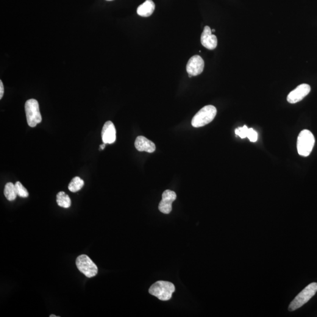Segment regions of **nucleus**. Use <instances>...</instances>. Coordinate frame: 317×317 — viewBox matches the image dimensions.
<instances>
[{"mask_svg":"<svg viewBox=\"0 0 317 317\" xmlns=\"http://www.w3.org/2000/svg\"><path fill=\"white\" fill-rule=\"evenodd\" d=\"M76 265L79 271L86 277H94L98 274V268L87 255L82 254L78 257Z\"/></svg>","mask_w":317,"mask_h":317,"instance_id":"nucleus-6","label":"nucleus"},{"mask_svg":"<svg viewBox=\"0 0 317 317\" xmlns=\"http://www.w3.org/2000/svg\"><path fill=\"white\" fill-rule=\"evenodd\" d=\"M4 194L6 199L9 201L15 200L17 196L15 185L12 182L7 183L5 186Z\"/></svg>","mask_w":317,"mask_h":317,"instance_id":"nucleus-15","label":"nucleus"},{"mask_svg":"<svg viewBox=\"0 0 317 317\" xmlns=\"http://www.w3.org/2000/svg\"><path fill=\"white\" fill-rule=\"evenodd\" d=\"M315 144V138L310 130H302L297 139V151L302 157H307L311 154Z\"/></svg>","mask_w":317,"mask_h":317,"instance_id":"nucleus-2","label":"nucleus"},{"mask_svg":"<svg viewBox=\"0 0 317 317\" xmlns=\"http://www.w3.org/2000/svg\"><path fill=\"white\" fill-rule=\"evenodd\" d=\"M84 185V182L79 177H75L68 185V189L72 192H77L81 189Z\"/></svg>","mask_w":317,"mask_h":317,"instance_id":"nucleus-16","label":"nucleus"},{"mask_svg":"<svg viewBox=\"0 0 317 317\" xmlns=\"http://www.w3.org/2000/svg\"><path fill=\"white\" fill-rule=\"evenodd\" d=\"M310 91V86L307 83H302L288 94L287 101L290 104H296L304 99Z\"/></svg>","mask_w":317,"mask_h":317,"instance_id":"nucleus-7","label":"nucleus"},{"mask_svg":"<svg viewBox=\"0 0 317 317\" xmlns=\"http://www.w3.org/2000/svg\"><path fill=\"white\" fill-rule=\"evenodd\" d=\"M204 67V60L199 55H196L189 59L186 65V71L188 74H190L192 76H197L202 73Z\"/></svg>","mask_w":317,"mask_h":317,"instance_id":"nucleus-8","label":"nucleus"},{"mask_svg":"<svg viewBox=\"0 0 317 317\" xmlns=\"http://www.w3.org/2000/svg\"><path fill=\"white\" fill-rule=\"evenodd\" d=\"M249 128L246 126L238 127L235 130L236 134L241 139L246 138L248 134Z\"/></svg>","mask_w":317,"mask_h":317,"instance_id":"nucleus-18","label":"nucleus"},{"mask_svg":"<svg viewBox=\"0 0 317 317\" xmlns=\"http://www.w3.org/2000/svg\"><path fill=\"white\" fill-rule=\"evenodd\" d=\"M105 146H106V144H105V143H104V144H101V145H100V150H103V149H104V147H105Z\"/></svg>","mask_w":317,"mask_h":317,"instance_id":"nucleus-21","label":"nucleus"},{"mask_svg":"<svg viewBox=\"0 0 317 317\" xmlns=\"http://www.w3.org/2000/svg\"><path fill=\"white\" fill-rule=\"evenodd\" d=\"M211 32H215V30H214V29H213V30H211Z\"/></svg>","mask_w":317,"mask_h":317,"instance_id":"nucleus-24","label":"nucleus"},{"mask_svg":"<svg viewBox=\"0 0 317 317\" xmlns=\"http://www.w3.org/2000/svg\"><path fill=\"white\" fill-rule=\"evenodd\" d=\"M50 317H57V316H55V315H51L49 316Z\"/></svg>","mask_w":317,"mask_h":317,"instance_id":"nucleus-22","label":"nucleus"},{"mask_svg":"<svg viewBox=\"0 0 317 317\" xmlns=\"http://www.w3.org/2000/svg\"><path fill=\"white\" fill-rule=\"evenodd\" d=\"M135 146L136 149L140 152L153 153L156 150L155 143L143 136H139L136 138Z\"/></svg>","mask_w":317,"mask_h":317,"instance_id":"nucleus-12","label":"nucleus"},{"mask_svg":"<svg viewBox=\"0 0 317 317\" xmlns=\"http://www.w3.org/2000/svg\"><path fill=\"white\" fill-rule=\"evenodd\" d=\"M107 1H112V0H107Z\"/></svg>","mask_w":317,"mask_h":317,"instance_id":"nucleus-25","label":"nucleus"},{"mask_svg":"<svg viewBox=\"0 0 317 317\" xmlns=\"http://www.w3.org/2000/svg\"><path fill=\"white\" fill-rule=\"evenodd\" d=\"M162 197V200L158 205V210L167 215L172 210V204L176 199V194L174 191L166 190L163 193Z\"/></svg>","mask_w":317,"mask_h":317,"instance_id":"nucleus-9","label":"nucleus"},{"mask_svg":"<svg viewBox=\"0 0 317 317\" xmlns=\"http://www.w3.org/2000/svg\"><path fill=\"white\" fill-rule=\"evenodd\" d=\"M216 114L217 110L214 106H205L194 116L191 125L194 127H204L213 121Z\"/></svg>","mask_w":317,"mask_h":317,"instance_id":"nucleus-3","label":"nucleus"},{"mask_svg":"<svg viewBox=\"0 0 317 317\" xmlns=\"http://www.w3.org/2000/svg\"><path fill=\"white\" fill-rule=\"evenodd\" d=\"M247 138L249 139L252 143H255L257 141L258 134L255 130L252 128H249L248 134H247Z\"/></svg>","mask_w":317,"mask_h":317,"instance_id":"nucleus-19","label":"nucleus"},{"mask_svg":"<svg viewBox=\"0 0 317 317\" xmlns=\"http://www.w3.org/2000/svg\"><path fill=\"white\" fill-rule=\"evenodd\" d=\"M193 77V76H191V75H190V74H189V78H191V77Z\"/></svg>","mask_w":317,"mask_h":317,"instance_id":"nucleus-23","label":"nucleus"},{"mask_svg":"<svg viewBox=\"0 0 317 317\" xmlns=\"http://www.w3.org/2000/svg\"><path fill=\"white\" fill-rule=\"evenodd\" d=\"M317 291V283H312L300 292L289 305L288 310L293 311L301 307L312 298Z\"/></svg>","mask_w":317,"mask_h":317,"instance_id":"nucleus-4","label":"nucleus"},{"mask_svg":"<svg viewBox=\"0 0 317 317\" xmlns=\"http://www.w3.org/2000/svg\"><path fill=\"white\" fill-rule=\"evenodd\" d=\"M116 129L114 124L111 121H107L103 127L102 130V139L104 143L112 144L116 141Z\"/></svg>","mask_w":317,"mask_h":317,"instance_id":"nucleus-11","label":"nucleus"},{"mask_svg":"<svg viewBox=\"0 0 317 317\" xmlns=\"http://www.w3.org/2000/svg\"><path fill=\"white\" fill-rule=\"evenodd\" d=\"M57 203L59 206L65 208H69L71 205L70 197L63 191H60L57 194Z\"/></svg>","mask_w":317,"mask_h":317,"instance_id":"nucleus-14","label":"nucleus"},{"mask_svg":"<svg viewBox=\"0 0 317 317\" xmlns=\"http://www.w3.org/2000/svg\"><path fill=\"white\" fill-rule=\"evenodd\" d=\"M201 43L205 48L210 50L215 49L218 46V38L212 34V32L208 26L204 28L201 35Z\"/></svg>","mask_w":317,"mask_h":317,"instance_id":"nucleus-10","label":"nucleus"},{"mask_svg":"<svg viewBox=\"0 0 317 317\" xmlns=\"http://www.w3.org/2000/svg\"><path fill=\"white\" fill-rule=\"evenodd\" d=\"M27 123L30 127H34L41 123L42 116L38 102L34 99L28 100L25 104Z\"/></svg>","mask_w":317,"mask_h":317,"instance_id":"nucleus-5","label":"nucleus"},{"mask_svg":"<svg viewBox=\"0 0 317 317\" xmlns=\"http://www.w3.org/2000/svg\"><path fill=\"white\" fill-rule=\"evenodd\" d=\"M15 187L18 196L24 197V198H26V197L29 196V193L28 192L26 188L21 184V182H16L15 184Z\"/></svg>","mask_w":317,"mask_h":317,"instance_id":"nucleus-17","label":"nucleus"},{"mask_svg":"<svg viewBox=\"0 0 317 317\" xmlns=\"http://www.w3.org/2000/svg\"><path fill=\"white\" fill-rule=\"evenodd\" d=\"M175 291L173 283L165 281H158L150 287L149 293L161 301H168L171 300L172 294Z\"/></svg>","mask_w":317,"mask_h":317,"instance_id":"nucleus-1","label":"nucleus"},{"mask_svg":"<svg viewBox=\"0 0 317 317\" xmlns=\"http://www.w3.org/2000/svg\"><path fill=\"white\" fill-rule=\"evenodd\" d=\"M4 89L3 83H2V80H0V99H2V96L4 95Z\"/></svg>","mask_w":317,"mask_h":317,"instance_id":"nucleus-20","label":"nucleus"},{"mask_svg":"<svg viewBox=\"0 0 317 317\" xmlns=\"http://www.w3.org/2000/svg\"><path fill=\"white\" fill-rule=\"evenodd\" d=\"M155 8V4L152 0H146L143 4L140 5L137 9V13L139 16L147 17L151 16L154 13Z\"/></svg>","mask_w":317,"mask_h":317,"instance_id":"nucleus-13","label":"nucleus"}]
</instances>
